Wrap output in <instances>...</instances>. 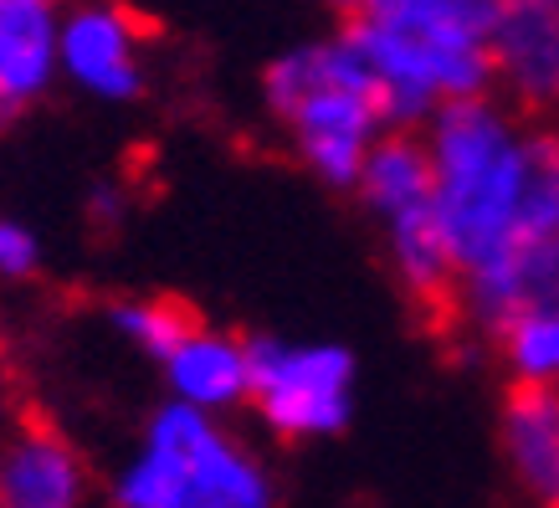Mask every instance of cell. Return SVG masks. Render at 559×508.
I'll use <instances>...</instances> for the list:
<instances>
[{"mask_svg": "<svg viewBox=\"0 0 559 508\" xmlns=\"http://www.w3.org/2000/svg\"><path fill=\"white\" fill-rule=\"evenodd\" d=\"M498 447L528 508H559V386L509 380L498 406Z\"/></svg>", "mask_w": 559, "mask_h": 508, "instance_id": "obj_6", "label": "cell"}, {"mask_svg": "<svg viewBox=\"0 0 559 508\" xmlns=\"http://www.w3.org/2000/svg\"><path fill=\"white\" fill-rule=\"evenodd\" d=\"M57 51V0H0V134L41 98Z\"/></svg>", "mask_w": 559, "mask_h": 508, "instance_id": "obj_8", "label": "cell"}, {"mask_svg": "<svg viewBox=\"0 0 559 508\" xmlns=\"http://www.w3.org/2000/svg\"><path fill=\"white\" fill-rule=\"evenodd\" d=\"M267 103L277 119L293 123L298 150L323 180L355 186L365 169V139L380 119H395V93L349 42L298 47L272 62Z\"/></svg>", "mask_w": 559, "mask_h": 508, "instance_id": "obj_3", "label": "cell"}, {"mask_svg": "<svg viewBox=\"0 0 559 508\" xmlns=\"http://www.w3.org/2000/svg\"><path fill=\"white\" fill-rule=\"evenodd\" d=\"M0 272L5 277H32L36 272V241L11 221H0Z\"/></svg>", "mask_w": 559, "mask_h": 508, "instance_id": "obj_15", "label": "cell"}, {"mask_svg": "<svg viewBox=\"0 0 559 508\" xmlns=\"http://www.w3.org/2000/svg\"><path fill=\"white\" fill-rule=\"evenodd\" d=\"M559 232V134L524 139V180H519V241H544Z\"/></svg>", "mask_w": 559, "mask_h": 508, "instance_id": "obj_12", "label": "cell"}, {"mask_svg": "<svg viewBox=\"0 0 559 508\" xmlns=\"http://www.w3.org/2000/svg\"><path fill=\"white\" fill-rule=\"evenodd\" d=\"M437 216L462 277L498 262L519 241L524 144L477 98H452L437 114Z\"/></svg>", "mask_w": 559, "mask_h": 508, "instance_id": "obj_1", "label": "cell"}, {"mask_svg": "<svg viewBox=\"0 0 559 508\" xmlns=\"http://www.w3.org/2000/svg\"><path fill=\"white\" fill-rule=\"evenodd\" d=\"M247 401L283 441L334 437L355 411V359L340 344L247 339Z\"/></svg>", "mask_w": 559, "mask_h": 508, "instance_id": "obj_4", "label": "cell"}, {"mask_svg": "<svg viewBox=\"0 0 559 508\" xmlns=\"http://www.w3.org/2000/svg\"><path fill=\"white\" fill-rule=\"evenodd\" d=\"M334 5H359V0H334Z\"/></svg>", "mask_w": 559, "mask_h": 508, "instance_id": "obj_18", "label": "cell"}, {"mask_svg": "<svg viewBox=\"0 0 559 508\" xmlns=\"http://www.w3.org/2000/svg\"><path fill=\"white\" fill-rule=\"evenodd\" d=\"M134 51H139L134 16H129L123 5L83 11V16L68 21V36H62L68 68L78 72L93 93H108V98H129V93H139Z\"/></svg>", "mask_w": 559, "mask_h": 508, "instance_id": "obj_9", "label": "cell"}, {"mask_svg": "<svg viewBox=\"0 0 559 508\" xmlns=\"http://www.w3.org/2000/svg\"><path fill=\"white\" fill-rule=\"evenodd\" d=\"M0 375H5V334H0Z\"/></svg>", "mask_w": 559, "mask_h": 508, "instance_id": "obj_17", "label": "cell"}, {"mask_svg": "<svg viewBox=\"0 0 559 508\" xmlns=\"http://www.w3.org/2000/svg\"><path fill=\"white\" fill-rule=\"evenodd\" d=\"M87 468L41 411L21 406V416L0 432V508H87Z\"/></svg>", "mask_w": 559, "mask_h": 508, "instance_id": "obj_5", "label": "cell"}, {"mask_svg": "<svg viewBox=\"0 0 559 508\" xmlns=\"http://www.w3.org/2000/svg\"><path fill=\"white\" fill-rule=\"evenodd\" d=\"M114 323H119L123 334L134 339L139 350H150L154 359H165L175 344H180L186 334H195L205 319L186 304V298H170V293H159V298L119 304V308H114Z\"/></svg>", "mask_w": 559, "mask_h": 508, "instance_id": "obj_14", "label": "cell"}, {"mask_svg": "<svg viewBox=\"0 0 559 508\" xmlns=\"http://www.w3.org/2000/svg\"><path fill=\"white\" fill-rule=\"evenodd\" d=\"M359 186L380 216H395V211H411L421 201H437V160L421 139L390 134L385 144H374V154H365Z\"/></svg>", "mask_w": 559, "mask_h": 508, "instance_id": "obj_11", "label": "cell"}, {"mask_svg": "<svg viewBox=\"0 0 559 508\" xmlns=\"http://www.w3.org/2000/svg\"><path fill=\"white\" fill-rule=\"evenodd\" d=\"M498 355L509 359L513 380H549L559 386V308H534L498 329Z\"/></svg>", "mask_w": 559, "mask_h": 508, "instance_id": "obj_13", "label": "cell"}, {"mask_svg": "<svg viewBox=\"0 0 559 508\" xmlns=\"http://www.w3.org/2000/svg\"><path fill=\"white\" fill-rule=\"evenodd\" d=\"M175 401L201 411H226L247 401V339H226L216 329H195L165 355Z\"/></svg>", "mask_w": 559, "mask_h": 508, "instance_id": "obj_10", "label": "cell"}, {"mask_svg": "<svg viewBox=\"0 0 559 508\" xmlns=\"http://www.w3.org/2000/svg\"><path fill=\"white\" fill-rule=\"evenodd\" d=\"M488 51L528 114H559V0H498Z\"/></svg>", "mask_w": 559, "mask_h": 508, "instance_id": "obj_7", "label": "cell"}, {"mask_svg": "<svg viewBox=\"0 0 559 508\" xmlns=\"http://www.w3.org/2000/svg\"><path fill=\"white\" fill-rule=\"evenodd\" d=\"M16 416H21V401H16V390L5 386V375H0V432L16 422Z\"/></svg>", "mask_w": 559, "mask_h": 508, "instance_id": "obj_16", "label": "cell"}, {"mask_svg": "<svg viewBox=\"0 0 559 508\" xmlns=\"http://www.w3.org/2000/svg\"><path fill=\"white\" fill-rule=\"evenodd\" d=\"M277 483L201 406L170 401L144 426L134 462L114 477V508H272Z\"/></svg>", "mask_w": 559, "mask_h": 508, "instance_id": "obj_2", "label": "cell"}]
</instances>
